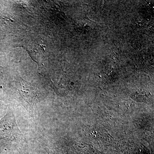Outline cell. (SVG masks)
I'll return each mask as SVG.
<instances>
[{
	"instance_id": "7a4b0ae2",
	"label": "cell",
	"mask_w": 154,
	"mask_h": 154,
	"mask_svg": "<svg viewBox=\"0 0 154 154\" xmlns=\"http://www.w3.org/2000/svg\"><path fill=\"white\" fill-rule=\"evenodd\" d=\"M22 135L15 114L9 108L6 115L0 119V140L16 141Z\"/></svg>"
},
{
	"instance_id": "277c9868",
	"label": "cell",
	"mask_w": 154,
	"mask_h": 154,
	"mask_svg": "<svg viewBox=\"0 0 154 154\" xmlns=\"http://www.w3.org/2000/svg\"><path fill=\"white\" fill-rule=\"evenodd\" d=\"M48 154H50V153H48Z\"/></svg>"
},
{
	"instance_id": "3957f363",
	"label": "cell",
	"mask_w": 154,
	"mask_h": 154,
	"mask_svg": "<svg viewBox=\"0 0 154 154\" xmlns=\"http://www.w3.org/2000/svg\"><path fill=\"white\" fill-rule=\"evenodd\" d=\"M4 69L2 66H0V79L3 78L4 75Z\"/></svg>"
},
{
	"instance_id": "6da1fadb",
	"label": "cell",
	"mask_w": 154,
	"mask_h": 154,
	"mask_svg": "<svg viewBox=\"0 0 154 154\" xmlns=\"http://www.w3.org/2000/svg\"><path fill=\"white\" fill-rule=\"evenodd\" d=\"M22 105L33 117L34 106L39 101V92L31 83L22 79H19L17 85Z\"/></svg>"
}]
</instances>
